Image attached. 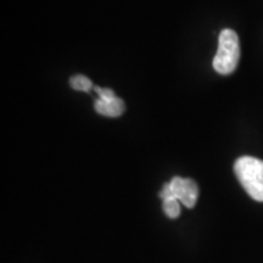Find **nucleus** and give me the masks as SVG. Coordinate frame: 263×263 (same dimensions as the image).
I'll list each match as a JSON object with an SVG mask.
<instances>
[{
	"label": "nucleus",
	"mask_w": 263,
	"mask_h": 263,
	"mask_svg": "<svg viewBox=\"0 0 263 263\" xmlns=\"http://www.w3.org/2000/svg\"><path fill=\"white\" fill-rule=\"evenodd\" d=\"M236 178L252 199L263 202V161L252 156H242L235 161Z\"/></svg>",
	"instance_id": "1"
},
{
	"label": "nucleus",
	"mask_w": 263,
	"mask_h": 263,
	"mask_svg": "<svg viewBox=\"0 0 263 263\" xmlns=\"http://www.w3.org/2000/svg\"><path fill=\"white\" fill-rule=\"evenodd\" d=\"M240 60V43L233 29L226 28L219 33L218 49L213 59V68L219 74H230L238 67Z\"/></svg>",
	"instance_id": "2"
},
{
	"label": "nucleus",
	"mask_w": 263,
	"mask_h": 263,
	"mask_svg": "<svg viewBox=\"0 0 263 263\" xmlns=\"http://www.w3.org/2000/svg\"><path fill=\"white\" fill-rule=\"evenodd\" d=\"M170 188L176 199H178V201L184 206L188 209H193L195 206L197 197H199V186L195 180L174 177L170 182Z\"/></svg>",
	"instance_id": "3"
},
{
	"label": "nucleus",
	"mask_w": 263,
	"mask_h": 263,
	"mask_svg": "<svg viewBox=\"0 0 263 263\" xmlns=\"http://www.w3.org/2000/svg\"><path fill=\"white\" fill-rule=\"evenodd\" d=\"M95 111L101 116L106 117H120L124 112V101L121 98L115 97L108 100H99L95 101Z\"/></svg>",
	"instance_id": "4"
},
{
	"label": "nucleus",
	"mask_w": 263,
	"mask_h": 263,
	"mask_svg": "<svg viewBox=\"0 0 263 263\" xmlns=\"http://www.w3.org/2000/svg\"><path fill=\"white\" fill-rule=\"evenodd\" d=\"M160 197L163 201V211L166 213V216L170 217V218H177V217H179L180 202L172 194V190L170 188V183L164 184L162 190L160 192Z\"/></svg>",
	"instance_id": "5"
},
{
	"label": "nucleus",
	"mask_w": 263,
	"mask_h": 263,
	"mask_svg": "<svg viewBox=\"0 0 263 263\" xmlns=\"http://www.w3.org/2000/svg\"><path fill=\"white\" fill-rule=\"evenodd\" d=\"M70 85L74 90H80V91H89L91 88H94L91 81L84 74L72 76L70 78Z\"/></svg>",
	"instance_id": "6"
},
{
	"label": "nucleus",
	"mask_w": 263,
	"mask_h": 263,
	"mask_svg": "<svg viewBox=\"0 0 263 263\" xmlns=\"http://www.w3.org/2000/svg\"><path fill=\"white\" fill-rule=\"evenodd\" d=\"M94 90L97 91L99 99H101V100H108V99H112L116 97V95H115V91L112 89H108V88L94 87Z\"/></svg>",
	"instance_id": "7"
}]
</instances>
